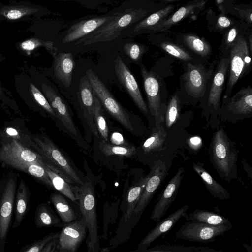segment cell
<instances>
[{
	"instance_id": "6da1fadb",
	"label": "cell",
	"mask_w": 252,
	"mask_h": 252,
	"mask_svg": "<svg viewBox=\"0 0 252 252\" xmlns=\"http://www.w3.org/2000/svg\"><path fill=\"white\" fill-rule=\"evenodd\" d=\"M150 11L142 7L126 8L93 32L75 42V45L87 46L109 41L118 38L126 30L145 18Z\"/></svg>"
},
{
	"instance_id": "7a4b0ae2",
	"label": "cell",
	"mask_w": 252,
	"mask_h": 252,
	"mask_svg": "<svg viewBox=\"0 0 252 252\" xmlns=\"http://www.w3.org/2000/svg\"><path fill=\"white\" fill-rule=\"evenodd\" d=\"M180 76V94L183 98L193 102L201 100L215 69V62L207 65L205 62L194 64L187 62Z\"/></svg>"
},
{
	"instance_id": "3957f363",
	"label": "cell",
	"mask_w": 252,
	"mask_h": 252,
	"mask_svg": "<svg viewBox=\"0 0 252 252\" xmlns=\"http://www.w3.org/2000/svg\"><path fill=\"white\" fill-rule=\"evenodd\" d=\"M30 147L41 156L44 160L56 167L74 183L84 184L69 159L44 132L31 136Z\"/></svg>"
},
{
	"instance_id": "277c9868",
	"label": "cell",
	"mask_w": 252,
	"mask_h": 252,
	"mask_svg": "<svg viewBox=\"0 0 252 252\" xmlns=\"http://www.w3.org/2000/svg\"><path fill=\"white\" fill-rule=\"evenodd\" d=\"M82 217L86 222L88 235L86 240L87 252H99L100 245L95 193L90 182L80 187L78 199Z\"/></svg>"
},
{
	"instance_id": "5b68a950",
	"label": "cell",
	"mask_w": 252,
	"mask_h": 252,
	"mask_svg": "<svg viewBox=\"0 0 252 252\" xmlns=\"http://www.w3.org/2000/svg\"><path fill=\"white\" fill-rule=\"evenodd\" d=\"M140 67L148 109L155 118L156 128H158L164 121L167 107L163 101V94L167 93L165 82L155 72L148 70L142 63Z\"/></svg>"
},
{
	"instance_id": "8992f818",
	"label": "cell",
	"mask_w": 252,
	"mask_h": 252,
	"mask_svg": "<svg viewBox=\"0 0 252 252\" xmlns=\"http://www.w3.org/2000/svg\"><path fill=\"white\" fill-rule=\"evenodd\" d=\"M18 175L8 172L0 182V252H4L11 226Z\"/></svg>"
},
{
	"instance_id": "52a82bcc",
	"label": "cell",
	"mask_w": 252,
	"mask_h": 252,
	"mask_svg": "<svg viewBox=\"0 0 252 252\" xmlns=\"http://www.w3.org/2000/svg\"><path fill=\"white\" fill-rule=\"evenodd\" d=\"M213 165L220 174L227 178L236 168L237 153L225 132L222 129L214 134L210 147Z\"/></svg>"
},
{
	"instance_id": "ba28073f",
	"label": "cell",
	"mask_w": 252,
	"mask_h": 252,
	"mask_svg": "<svg viewBox=\"0 0 252 252\" xmlns=\"http://www.w3.org/2000/svg\"><path fill=\"white\" fill-rule=\"evenodd\" d=\"M167 171L168 166L166 162L162 160H158L154 165L150 172V177L127 224L123 238V243L129 239L132 229L139 221L144 210L165 177Z\"/></svg>"
},
{
	"instance_id": "9c48e42d",
	"label": "cell",
	"mask_w": 252,
	"mask_h": 252,
	"mask_svg": "<svg viewBox=\"0 0 252 252\" xmlns=\"http://www.w3.org/2000/svg\"><path fill=\"white\" fill-rule=\"evenodd\" d=\"M30 76L42 93L55 113L57 119L72 135L77 136L78 130L71 117L68 108L60 95L46 82L38 71L31 67Z\"/></svg>"
},
{
	"instance_id": "30bf717a",
	"label": "cell",
	"mask_w": 252,
	"mask_h": 252,
	"mask_svg": "<svg viewBox=\"0 0 252 252\" xmlns=\"http://www.w3.org/2000/svg\"><path fill=\"white\" fill-rule=\"evenodd\" d=\"M248 34L239 39L230 51L229 72L223 96L224 98L230 96L238 80L248 74L251 70V54L247 41Z\"/></svg>"
},
{
	"instance_id": "8fae6325",
	"label": "cell",
	"mask_w": 252,
	"mask_h": 252,
	"mask_svg": "<svg viewBox=\"0 0 252 252\" xmlns=\"http://www.w3.org/2000/svg\"><path fill=\"white\" fill-rule=\"evenodd\" d=\"M85 75L102 106L126 130L133 132V128L128 112L118 102L103 82L92 69L86 71Z\"/></svg>"
},
{
	"instance_id": "7c38bea8",
	"label": "cell",
	"mask_w": 252,
	"mask_h": 252,
	"mask_svg": "<svg viewBox=\"0 0 252 252\" xmlns=\"http://www.w3.org/2000/svg\"><path fill=\"white\" fill-rule=\"evenodd\" d=\"M233 227L232 223L213 226L201 222L187 221L176 233L180 240L199 243L212 242L219 236H223Z\"/></svg>"
},
{
	"instance_id": "4fadbf2b",
	"label": "cell",
	"mask_w": 252,
	"mask_h": 252,
	"mask_svg": "<svg viewBox=\"0 0 252 252\" xmlns=\"http://www.w3.org/2000/svg\"><path fill=\"white\" fill-rule=\"evenodd\" d=\"M0 162L10 167L19 163L44 165L41 155L14 139H3L0 147Z\"/></svg>"
},
{
	"instance_id": "5bb4252c",
	"label": "cell",
	"mask_w": 252,
	"mask_h": 252,
	"mask_svg": "<svg viewBox=\"0 0 252 252\" xmlns=\"http://www.w3.org/2000/svg\"><path fill=\"white\" fill-rule=\"evenodd\" d=\"M229 61V56L221 55L202 99L206 98L207 107L215 111L220 108L221 97L228 76Z\"/></svg>"
},
{
	"instance_id": "9a60e30c",
	"label": "cell",
	"mask_w": 252,
	"mask_h": 252,
	"mask_svg": "<svg viewBox=\"0 0 252 252\" xmlns=\"http://www.w3.org/2000/svg\"><path fill=\"white\" fill-rule=\"evenodd\" d=\"M59 232L55 252H77L87 237L85 221L80 219L65 224Z\"/></svg>"
},
{
	"instance_id": "2e32d148",
	"label": "cell",
	"mask_w": 252,
	"mask_h": 252,
	"mask_svg": "<svg viewBox=\"0 0 252 252\" xmlns=\"http://www.w3.org/2000/svg\"><path fill=\"white\" fill-rule=\"evenodd\" d=\"M119 11L114 10L102 15L90 16L72 24L62 39L64 44L77 41L112 20Z\"/></svg>"
},
{
	"instance_id": "e0dca14e",
	"label": "cell",
	"mask_w": 252,
	"mask_h": 252,
	"mask_svg": "<svg viewBox=\"0 0 252 252\" xmlns=\"http://www.w3.org/2000/svg\"><path fill=\"white\" fill-rule=\"evenodd\" d=\"M15 85L17 92L25 101L35 103L53 119H58L47 100L30 75L26 74L17 75L15 77Z\"/></svg>"
},
{
	"instance_id": "ac0fdd59",
	"label": "cell",
	"mask_w": 252,
	"mask_h": 252,
	"mask_svg": "<svg viewBox=\"0 0 252 252\" xmlns=\"http://www.w3.org/2000/svg\"><path fill=\"white\" fill-rule=\"evenodd\" d=\"M114 68L116 75L121 84L139 110L147 116L148 114V107L142 97L137 82L120 56H118L115 61Z\"/></svg>"
},
{
	"instance_id": "d6986e66",
	"label": "cell",
	"mask_w": 252,
	"mask_h": 252,
	"mask_svg": "<svg viewBox=\"0 0 252 252\" xmlns=\"http://www.w3.org/2000/svg\"><path fill=\"white\" fill-rule=\"evenodd\" d=\"M184 172V169L180 167L171 179L154 205L150 219L157 222L166 213L177 196Z\"/></svg>"
},
{
	"instance_id": "ffe728a7",
	"label": "cell",
	"mask_w": 252,
	"mask_h": 252,
	"mask_svg": "<svg viewBox=\"0 0 252 252\" xmlns=\"http://www.w3.org/2000/svg\"><path fill=\"white\" fill-rule=\"evenodd\" d=\"M189 207L188 205H185L157 222L156 226L140 242L137 249L143 251L148 249L157 238L169 231L181 218H184L188 221Z\"/></svg>"
},
{
	"instance_id": "44dd1931",
	"label": "cell",
	"mask_w": 252,
	"mask_h": 252,
	"mask_svg": "<svg viewBox=\"0 0 252 252\" xmlns=\"http://www.w3.org/2000/svg\"><path fill=\"white\" fill-rule=\"evenodd\" d=\"M207 0H194L188 2L172 13L151 29L149 34L165 33L173 26L190 16L195 15L205 7Z\"/></svg>"
},
{
	"instance_id": "7402d4cb",
	"label": "cell",
	"mask_w": 252,
	"mask_h": 252,
	"mask_svg": "<svg viewBox=\"0 0 252 252\" xmlns=\"http://www.w3.org/2000/svg\"><path fill=\"white\" fill-rule=\"evenodd\" d=\"M148 38L153 44L179 60L194 64L206 62L198 59L177 42L172 41L164 33L149 34Z\"/></svg>"
},
{
	"instance_id": "603a6c76",
	"label": "cell",
	"mask_w": 252,
	"mask_h": 252,
	"mask_svg": "<svg viewBox=\"0 0 252 252\" xmlns=\"http://www.w3.org/2000/svg\"><path fill=\"white\" fill-rule=\"evenodd\" d=\"M43 162L44 168L53 188L72 201L78 203L80 187L73 185L74 182L56 167L44 160Z\"/></svg>"
},
{
	"instance_id": "cb8c5ba5",
	"label": "cell",
	"mask_w": 252,
	"mask_h": 252,
	"mask_svg": "<svg viewBox=\"0 0 252 252\" xmlns=\"http://www.w3.org/2000/svg\"><path fill=\"white\" fill-rule=\"evenodd\" d=\"M221 109L228 113L247 116L252 113V88L243 87L233 96L223 98Z\"/></svg>"
},
{
	"instance_id": "d4e9b609",
	"label": "cell",
	"mask_w": 252,
	"mask_h": 252,
	"mask_svg": "<svg viewBox=\"0 0 252 252\" xmlns=\"http://www.w3.org/2000/svg\"><path fill=\"white\" fill-rule=\"evenodd\" d=\"M176 6L173 4L165 6L126 30L123 35L132 37L139 34L148 33L151 29L173 13Z\"/></svg>"
},
{
	"instance_id": "484cf974",
	"label": "cell",
	"mask_w": 252,
	"mask_h": 252,
	"mask_svg": "<svg viewBox=\"0 0 252 252\" xmlns=\"http://www.w3.org/2000/svg\"><path fill=\"white\" fill-rule=\"evenodd\" d=\"M78 98L85 117L93 132L97 136L98 133L94 123V93L92 86L86 75L80 81L78 87Z\"/></svg>"
},
{
	"instance_id": "4316f807",
	"label": "cell",
	"mask_w": 252,
	"mask_h": 252,
	"mask_svg": "<svg viewBox=\"0 0 252 252\" xmlns=\"http://www.w3.org/2000/svg\"><path fill=\"white\" fill-rule=\"evenodd\" d=\"M176 42L201 60L206 62L212 48L204 38L193 33H182L177 36Z\"/></svg>"
},
{
	"instance_id": "83f0119b",
	"label": "cell",
	"mask_w": 252,
	"mask_h": 252,
	"mask_svg": "<svg viewBox=\"0 0 252 252\" xmlns=\"http://www.w3.org/2000/svg\"><path fill=\"white\" fill-rule=\"evenodd\" d=\"M75 62L71 53H59L54 57L53 70L55 76L65 87L71 84Z\"/></svg>"
},
{
	"instance_id": "f1b7e54d",
	"label": "cell",
	"mask_w": 252,
	"mask_h": 252,
	"mask_svg": "<svg viewBox=\"0 0 252 252\" xmlns=\"http://www.w3.org/2000/svg\"><path fill=\"white\" fill-rule=\"evenodd\" d=\"M250 25L244 21L236 20L234 24L223 32L220 50L221 55L229 56L231 48L241 38L246 36L251 29Z\"/></svg>"
},
{
	"instance_id": "f546056e",
	"label": "cell",
	"mask_w": 252,
	"mask_h": 252,
	"mask_svg": "<svg viewBox=\"0 0 252 252\" xmlns=\"http://www.w3.org/2000/svg\"><path fill=\"white\" fill-rule=\"evenodd\" d=\"M31 193L25 181L21 179L16 190L14 214L15 219L12 225V229L18 227L28 213L30 206Z\"/></svg>"
},
{
	"instance_id": "4dcf8cb0",
	"label": "cell",
	"mask_w": 252,
	"mask_h": 252,
	"mask_svg": "<svg viewBox=\"0 0 252 252\" xmlns=\"http://www.w3.org/2000/svg\"><path fill=\"white\" fill-rule=\"evenodd\" d=\"M40 8L32 4H9L0 8V19L23 20L26 17L39 15Z\"/></svg>"
},
{
	"instance_id": "1f68e13d",
	"label": "cell",
	"mask_w": 252,
	"mask_h": 252,
	"mask_svg": "<svg viewBox=\"0 0 252 252\" xmlns=\"http://www.w3.org/2000/svg\"><path fill=\"white\" fill-rule=\"evenodd\" d=\"M50 199L63 225L82 218L81 215L78 214L74 210L61 194L52 193L50 195Z\"/></svg>"
},
{
	"instance_id": "d6a6232c",
	"label": "cell",
	"mask_w": 252,
	"mask_h": 252,
	"mask_svg": "<svg viewBox=\"0 0 252 252\" xmlns=\"http://www.w3.org/2000/svg\"><path fill=\"white\" fill-rule=\"evenodd\" d=\"M34 223L38 228L51 227L62 228L63 226L60 218L52 208L44 203L38 204L36 207Z\"/></svg>"
},
{
	"instance_id": "836d02e7",
	"label": "cell",
	"mask_w": 252,
	"mask_h": 252,
	"mask_svg": "<svg viewBox=\"0 0 252 252\" xmlns=\"http://www.w3.org/2000/svg\"><path fill=\"white\" fill-rule=\"evenodd\" d=\"M193 168L201 177L208 190L214 197L221 200L229 198L230 195L227 190L217 182L203 167L194 163Z\"/></svg>"
},
{
	"instance_id": "e575fe53",
	"label": "cell",
	"mask_w": 252,
	"mask_h": 252,
	"mask_svg": "<svg viewBox=\"0 0 252 252\" xmlns=\"http://www.w3.org/2000/svg\"><path fill=\"white\" fill-rule=\"evenodd\" d=\"M188 221L213 226L231 223L229 219L227 218L211 211L200 209H196L188 215Z\"/></svg>"
},
{
	"instance_id": "d590c367",
	"label": "cell",
	"mask_w": 252,
	"mask_h": 252,
	"mask_svg": "<svg viewBox=\"0 0 252 252\" xmlns=\"http://www.w3.org/2000/svg\"><path fill=\"white\" fill-rule=\"evenodd\" d=\"M182 99L178 89L169 99L164 117L166 127L168 128L176 122L179 117Z\"/></svg>"
},
{
	"instance_id": "8d00e7d4",
	"label": "cell",
	"mask_w": 252,
	"mask_h": 252,
	"mask_svg": "<svg viewBox=\"0 0 252 252\" xmlns=\"http://www.w3.org/2000/svg\"><path fill=\"white\" fill-rule=\"evenodd\" d=\"M167 133L161 125L152 132L142 145V149L145 152L158 151L162 148L165 141Z\"/></svg>"
},
{
	"instance_id": "74e56055",
	"label": "cell",
	"mask_w": 252,
	"mask_h": 252,
	"mask_svg": "<svg viewBox=\"0 0 252 252\" xmlns=\"http://www.w3.org/2000/svg\"><path fill=\"white\" fill-rule=\"evenodd\" d=\"M94 118L96 129L104 141L108 140V127L104 115L102 106L94 91Z\"/></svg>"
},
{
	"instance_id": "f35d334b",
	"label": "cell",
	"mask_w": 252,
	"mask_h": 252,
	"mask_svg": "<svg viewBox=\"0 0 252 252\" xmlns=\"http://www.w3.org/2000/svg\"><path fill=\"white\" fill-rule=\"evenodd\" d=\"M207 20L210 30L224 32L236 22V20L227 17L226 14L220 13L217 16H214L207 13Z\"/></svg>"
},
{
	"instance_id": "ab89813d",
	"label": "cell",
	"mask_w": 252,
	"mask_h": 252,
	"mask_svg": "<svg viewBox=\"0 0 252 252\" xmlns=\"http://www.w3.org/2000/svg\"><path fill=\"white\" fill-rule=\"evenodd\" d=\"M202 248L203 246H186L166 243L143 251L136 249L128 252H194Z\"/></svg>"
},
{
	"instance_id": "60d3db41",
	"label": "cell",
	"mask_w": 252,
	"mask_h": 252,
	"mask_svg": "<svg viewBox=\"0 0 252 252\" xmlns=\"http://www.w3.org/2000/svg\"><path fill=\"white\" fill-rule=\"evenodd\" d=\"M40 47H44L53 58L57 54L58 49L54 46L53 42L50 41L32 38L25 40L20 44V48L27 53L32 51Z\"/></svg>"
},
{
	"instance_id": "b9f144b4",
	"label": "cell",
	"mask_w": 252,
	"mask_h": 252,
	"mask_svg": "<svg viewBox=\"0 0 252 252\" xmlns=\"http://www.w3.org/2000/svg\"><path fill=\"white\" fill-rule=\"evenodd\" d=\"M126 55L133 63L139 65L142 64L141 60L143 56L148 50L146 45L138 43L131 42L125 44L123 47Z\"/></svg>"
},
{
	"instance_id": "7bdbcfd3",
	"label": "cell",
	"mask_w": 252,
	"mask_h": 252,
	"mask_svg": "<svg viewBox=\"0 0 252 252\" xmlns=\"http://www.w3.org/2000/svg\"><path fill=\"white\" fill-rule=\"evenodd\" d=\"M100 149L107 156L114 155L125 157H131L136 153V149L133 146H120L108 143L104 140L100 142Z\"/></svg>"
},
{
	"instance_id": "ee69618b",
	"label": "cell",
	"mask_w": 252,
	"mask_h": 252,
	"mask_svg": "<svg viewBox=\"0 0 252 252\" xmlns=\"http://www.w3.org/2000/svg\"><path fill=\"white\" fill-rule=\"evenodd\" d=\"M58 235L59 232L50 233L42 239L26 245L18 252H41L48 243L58 237Z\"/></svg>"
},
{
	"instance_id": "f6af8a7d",
	"label": "cell",
	"mask_w": 252,
	"mask_h": 252,
	"mask_svg": "<svg viewBox=\"0 0 252 252\" xmlns=\"http://www.w3.org/2000/svg\"><path fill=\"white\" fill-rule=\"evenodd\" d=\"M1 134L4 138L3 139L16 140L27 147L28 145L30 147L31 136L23 134L15 128L7 127L4 129Z\"/></svg>"
},
{
	"instance_id": "bcb514c9",
	"label": "cell",
	"mask_w": 252,
	"mask_h": 252,
	"mask_svg": "<svg viewBox=\"0 0 252 252\" xmlns=\"http://www.w3.org/2000/svg\"><path fill=\"white\" fill-rule=\"evenodd\" d=\"M233 12L231 14L238 17L247 24L252 25V8L251 7H238L232 6Z\"/></svg>"
},
{
	"instance_id": "7dc6e473",
	"label": "cell",
	"mask_w": 252,
	"mask_h": 252,
	"mask_svg": "<svg viewBox=\"0 0 252 252\" xmlns=\"http://www.w3.org/2000/svg\"><path fill=\"white\" fill-rule=\"evenodd\" d=\"M10 96L9 92L2 86L0 82V100L10 107L14 108L16 106L14 101Z\"/></svg>"
},
{
	"instance_id": "c3c4849f",
	"label": "cell",
	"mask_w": 252,
	"mask_h": 252,
	"mask_svg": "<svg viewBox=\"0 0 252 252\" xmlns=\"http://www.w3.org/2000/svg\"><path fill=\"white\" fill-rule=\"evenodd\" d=\"M110 141L111 144L120 146H131L123 135L118 132H115L111 134L110 137Z\"/></svg>"
},
{
	"instance_id": "681fc988",
	"label": "cell",
	"mask_w": 252,
	"mask_h": 252,
	"mask_svg": "<svg viewBox=\"0 0 252 252\" xmlns=\"http://www.w3.org/2000/svg\"><path fill=\"white\" fill-rule=\"evenodd\" d=\"M57 238L52 239L48 242L41 252H55Z\"/></svg>"
},
{
	"instance_id": "f907efd6",
	"label": "cell",
	"mask_w": 252,
	"mask_h": 252,
	"mask_svg": "<svg viewBox=\"0 0 252 252\" xmlns=\"http://www.w3.org/2000/svg\"><path fill=\"white\" fill-rule=\"evenodd\" d=\"M202 144L201 139L198 136L192 137L189 140V144L194 149L199 148Z\"/></svg>"
},
{
	"instance_id": "816d5d0a",
	"label": "cell",
	"mask_w": 252,
	"mask_h": 252,
	"mask_svg": "<svg viewBox=\"0 0 252 252\" xmlns=\"http://www.w3.org/2000/svg\"><path fill=\"white\" fill-rule=\"evenodd\" d=\"M247 41L248 46V48L250 54H252V29L249 32L247 37Z\"/></svg>"
},
{
	"instance_id": "f5cc1de1",
	"label": "cell",
	"mask_w": 252,
	"mask_h": 252,
	"mask_svg": "<svg viewBox=\"0 0 252 252\" xmlns=\"http://www.w3.org/2000/svg\"><path fill=\"white\" fill-rule=\"evenodd\" d=\"M194 252H223L221 250H217L207 247H203L201 249Z\"/></svg>"
},
{
	"instance_id": "db71d44e",
	"label": "cell",
	"mask_w": 252,
	"mask_h": 252,
	"mask_svg": "<svg viewBox=\"0 0 252 252\" xmlns=\"http://www.w3.org/2000/svg\"><path fill=\"white\" fill-rule=\"evenodd\" d=\"M243 246L245 248L247 252H252V245H249L246 243H243Z\"/></svg>"
},
{
	"instance_id": "11a10c76",
	"label": "cell",
	"mask_w": 252,
	"mask_h": 252,
	"mask_svg": "<svg viewBox=\"0 0 252 252\" xmlns=\"http://www.w3.org/2000/svg\"><path fill=\"white\" fill-rule=\"evenodd\" d=\"M4 57L0 53V62L4 60Z\"/></svg>"
}]
</instances>
